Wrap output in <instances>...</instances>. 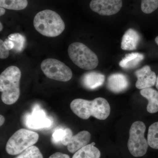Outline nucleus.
Wrapping results in <instances>:
<instances>
[{"label":"nucleus","instance_id":"nucleus-18","mask_svg":"<svg viewBox=\"0 0 158 158\" xmlns=\"http://www.w3.org/2000/svg\"><path fill=\"white\" fill-rule=\"evenodd\" d=\"M27 5V0H0L1 7L10 10H23Z\"/></svg>","mask_w":158,"mask_h":158},{"label":"nucleus","instance_id":"nucleus-16","mask_svg":"<svg viewBox=\"0 0 158 158\" xmlns=\"http://www.w3.org/2000/svg\"><path fill=\"white\" fill-rule=\"evenodd\" d=\"M144 59V55L140 53L127 54L119 62V65L121 68L124 69H131L137 67Z\"/></svg>","mask_w":158,"mask_h":158},{"label":"nucleus","instance_id":"nucleus-19","mask_svg":"<svg viewBox=\"0 0 158 158\" xmlns=\"http://www.w3.org/2000/svg\"><path fill=\"white\" fill-rule=\"evenodd\" d=\"M147 141L151 147L158 149V122L153 123L149 127Z\"/></svg>","mask_w":158,"mask_h":158},{"label":"nucleus","instance_id":"nucleus-21","mask_svg":"<svg viewBox=\"0 0 158 158\" xmlns=\"http://www.w3.org/2000/svg\"><path fill=\"white\" fill-rule=\"evenodd\" d=\"M15 158H43L38 148L33 146L24 151Z\"/></svg>","mask_w":158,"mask_h":158},{"label":"nucleus","instance_id":"nucleus-6","mask_svg":"<svg viewBox=\"0 0 158 158\" xmlns=\"http://www.w3.org/2000/svg\"><path fill=\"white\" fill-rule=\"evenodd\" d=\"M145 130L146 126L142 122H135L131 126L127 146L130 152L134 156H143L147 152L149 145L144 137Z\"/></svg>","mask_w":158,"mask_h":158},{"label":"nucleus","instance_id":"nucleus-4","mask_svg":"<svg viewBox=\"0 0 158 158\" xmlns=\"http://www.w3.org/2000/svg\"><path fill=\"white\" fill-rule=\"evenodd\" d=\"M68 53L73 62L82 69L92 70L98 65L97 56L81 43L74 42L70 44Z\"/></svg>","mask_w":158,"mask_h":158},{"label":"nucleus","instance_id":"nucleus-15","mask_svg":"<svg viewBox=\"0 0 158 158\" xmlns=\"http://www.w3.org/2000/svg\"><path fill=\"white\" fill-rule=\"evenodd\" d=\"M141 95L148 100L147 110L148 113H155L158 112V91L152 88L142 89Z\"/></svg>","mask_w":158,"mask_h":158},{"label":"nucleus","instance_id":"nucleus-3","mask_svg":"<svg viewBox=\"0 0 158 158\" xmlns=\"http://www.w3.org/2000/svg\"><path fill=\"white\" fill-rule=\"evenodd\" d=\"M34 27L46 37H54L60 35L65 29L61 16L52 10L46 9L37 13L34 19Z\"/></svg>","mask_w":158,"mask_h":158},{"label":"nucleus","instance_id":"nucleus-26","mask_svg":"<svg viewBox=\"0 0 158 158\" xmlns=\"http://www.w3.org/2000/svg\"><path fill=\"white\" fill-rule=\"evenodd\" d=\"M5 122V118L4 116L1 115L0 116V125L2 126L4 124Z\"/></svg>","mask_w":158,"mask_h":158},{"label":"nucleus","instance_id":"nucleus-30","mask_svg":"<svg viewBox=\"0 0 158 158\" xmlns=\"http://www.w3.org/2000/svg\"><path fill=\"white\" fill-rule=\"evenodd\" d=\"M155 41H156V43L158 45V36H157V37H156V39H155Z\"/></svg>","mask_w":158,"mask_h":158},{"label":"nucleus","instance_id":"nucleus-25","mask_svg":"<svg viewBox=\"0 0 158 158\" xmlns=\"http://www.w3.org/2000/svg\"><path fill=\"white\" fill-rule=\"evenodd\" d=\"M49 158H70V157L65 154L57 152L51 155Z\"/></svg>","mask_w":158,"mask_h":158},{"label":"nucleus","instance_id":"nucleus-17","mask_svg":"<svg viewBox=\"0 0 158 158\" xmlns=\"http://www.w3.org/2000/svg\"><path fill=\"white\" fill-rule=\"evenodd\" d=\"M95 143L92 142L82 148L75 153L72 158H100L99 150L94 146Z\"/></svg>","mask_w":158,"mask_h":158},{"label":"nucleus","instance_id":"nucleus-8","mask_svg":"<svg viewBox=\"0 0 158 158\" xmlns=\"http://www.w3.org/2000/svg\"><path fill=\"white\" fill-rule=\"evenodd\" d=\"M90 138V133L86 131H82L73 136L72 131L68 128L65 129V135L61 142L63 145L67 146L69 152L73 153L88 144Z\"/></svg>","mask_w":158,"mask_h":158},{"label":"nucleus","instance_id":"nucleus-7","mask_svg":"<svg viewBox=\"0 0 158 158\" xmlns=\"http://www.w3.org/2000/svg\"><path fill=\"white\" fill-rule=\"evenodd\" d=\"M41 70L48 78L62 82L71 79L72 71L63 62L54 59H44L40 65Z\"/></svg>","mask_w":158,"mask_h":158},{"label":"nucleus","instance_id":"nucleus-29","mask_svg":"<svg viewBox=\"0 0 158 158\" xmlns=\"http://www.w3.org/2000/svg\"><path fill=\"white\" fill-rule=\"evenodd\" d=\"M0 31H2L3 30V25L2 23H0Z\"/></svg>","mask_w":158,"mask_h":158},{"label":"nucleus","instance_id":"nucleus-5","mask_svg":"<svg viewBox=\"0 0 158 158\" xmlns=\"http://www.w3.org/2000/svg\"><path fill=\"white\" fill-rule=\"evenodd\" d=\"M39 135L35 132L21 129L12 135L6 145V152L10 155L19 154L28 148L36 144Z\"/></svg>","mask_w":158,"mask_h":158},{"label":"nucleus","instance_id":"nucleus-20","mask_svg":"<svg viewBox=\"0 0 158 158\" xmlns=\"http://www.w3.org/2000/svg\"><path fill=\"white\" fill-rule=\"evenodd\" d=\"M8 38L14 43L13 50L17 52H22L26 45V40L24 36L19 33H14L9 35Z\"/></svg>","mask_w":158,"mask_h":158},{"label":"nucleus","instance_id":"nucleus-12","mask_svg":"<svg viewBox=\"0 0 158 158\" xmlns=\"http://www.w3.org/2000/svg\"><path fill=\"white\" fill-rule=\"evenodd\" d=\"M129 82L126 76L122 73H114L109 77L107 81L108 89L115 93H119L126 90Z\"/></svg>","mask_w":158,"mask_h":158},{"label":"nucleus","instance_id":"nucleus-27","mask_svg":"<svg viewBox=\"0 0 158 158\" xmlns=\"http://www.w3.org/2000/svg\"><path fill=\"white\" fill-rule=\"evenodd\" d=\"M5 12H6V10H5V8L1 7L0 8V15L2 16V15H4Z\"/></svg>","mask_w":158,"mask_h":158},{"label":"nucleus","instance_id":"nucleus-1","mask_svg":"<svg viewBox=\"0 0 158 158\" xmlns=\"http://www.w3.org/2000/svg\"><path fill=\"white\" fill-rule=\"evenodd\" d=\"M70 108L75 114L84 119L92 116L100 120H105L110 113V105L102 98H97L92 101L75 99L71 103Z\"/></svg>","mask_w":158,"mask_h":158},{"label":"nucleus","instance_id":"nucleus-24","mask_svg":"<svg viewBox=\"0 0 158 158\" xmlns=\"http://www.w3.org/2000/svg\"><path fill=\"white\" fill-rule=\"evenodd\" d=\"M9 51L6 48L4 44V41L0 40V59H6L9 57Z\"/></svg>","mask_w":158,"mask_h":158},{"label":"nucleus","instance_id":"nucleus-10","mask_svg":"<svg viewBox=\"0 0 158 158\" xmlns=\"http://www.w3.org/2000/svg\"><path fill=\"white\" fill-rule=\"evenodd\" d=\"M52 121L46 116L44 111L38 106H36L33 113L27 117L26 125L29 128L40 129L50 127Z\"/></svg>","mask_w":158,"mask_h":158},{"label":"nucleus","instance_id":"nucleus-2","mask_svg":"<svg viewBox=\"0 0 158 158\" xmlns=\"http://www.w3.org/2000/svg\"><path fill=\"white\" fill-rule=\"evenodd\" d=\"M21 72L16 66H10L0 75L1 98L6 105L13 104L19 98Z\"/></svg>","mask_w":158,"mask_h":158},{"label":"nucleus","instance_id":"nucleus-13","mask_svg":"<svg viewBox=\"0 0 158 158\" xmlns=\"http://www.w3.org/2000/svg\"><path fill=\"white\" fill-rule=\"evenodd\" d=\"M105 80V76L102 74L96 72H90L83 75L82 83L87 89L94 90L102 85Z\"/></svg>","mask_w":158,"mask_h":158},{"label":"nucleus","instance_id":"nucleus-14","mask_svg":"<svg viewBox=\"0 0 158 158\" xmlns=\"http://www.w3.org/2000/svg\"><path fill=\"white\" fill-rule=\"evenodd\" d=\"M140 40L139 34L134 29H129L122 39L121 48L123 50L132 51L136 49Z\"/></svg>","mask_w":158,"mask_h":158},{"label":"nucleus","instance_id":"nucleus-22","mask_svg":"<svg viewBox=\"0 0 158 158\" xmlns=\"http://www.w3.org/2000/svg\"><path fill=\"white\" fill-rule=\"evenodd\" d=\"M158 8V0H141V10L145 14H150Z\"/></svg>","mask_w":158,"mask_h":158},{"label":"nucleus","instance_id":"nucleus-11","mask_svg":"<svg viewBox=\"0 0 158 158\" xmlns=\"http://www.w3.org/2000/svg\"><path fill=\"white\" fill-rule=\"evenodd\" d=\"M135 74L138 79L135 85L138 89L142 90L150 88L156 84V75L148 65H145L136 71Z\"/></svg>","mask_w":158,"mask_h":158},{"label":"nucleus","instance_id":"nucleus-9","mask_svg":"<svg viewBox=\"0 0 158 158\" xmlns=\"http://www.w3.org/2000/svg\"><path fill=\"white\" fill-rule=\"evenodd\" d=\"M122 6V0H91L90 3L92 11L100 15L106 16L118 13Z\"/></svg>","mask_w":158,"mask_h":158},{"label":"nucleus","instance_id":"nucleus-28","mask_svg":"<svg viewBox=\"0 0 158 158\" xmlns=\"http://www.w3.org/2000/svg\"><path fill=\"white\" fill-rule=\"evenodd\" d=\"M156 88H157V89L158 90V76L157 77L156 79Z\"/></svg>","mask_w":158,"mask_h":158},{"label":"nucleus","instance_id":"nucleus-23","mask_svg":"<svg viewBox=\"0 0 158 158\" xmlns=\"http://www.w3.org/2000/svg\"><path fill=\"white\" fill-rule=\"evenodd\" d=\"M65 135V130L59 129L56 130L53 133L52 140L55 143H58L61 142L62 138Z\"/></svg>","mask_w":158,"mask_h":158}]
</instances>
